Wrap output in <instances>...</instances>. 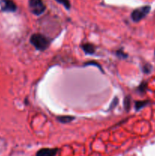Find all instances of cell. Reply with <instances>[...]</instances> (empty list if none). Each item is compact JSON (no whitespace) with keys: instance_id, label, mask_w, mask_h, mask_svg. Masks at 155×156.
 <instances>
[{"instance_id":"1","label":"cell","mask_w":155,"mask_h":156,"mask_svg":"<svg viewBox=\"0 0 155 156\" xmlns=\"http://www.w3.org/2000/svg\"><path fill=\"white\" fill-rule=\"evenodd\" d=\"M30 42L35 48L40 51H44L50 45V41L41 34H33L30 36Z\"/></svg>"},{"instance_id":"2","label":"cell","mask_w":155,"mask_h":156,"mask_svg":"<svg viewBox=\"0 0 155 156\" xmlns=\"http://www.w3.org/2000/svg\"><path fill=\"white\" fill-rule=\"evenodd\" d=\"M150 11V7L148 5L142 6L135 9L131 14V18L134 22H138L145 18Z\"/></svg>"},{"instance_id":"3","label":"cell","mask_w":155,"mask_h":156,"mask_svg":"<svg viewBox=\"0 0 155 156\" xmlns=\"http://www.w3.org/2000/svg\"><path fill=\"white\" fill-rule=\"evenodd\" d=\"M29 9L33 15L39 16L45 12V4L42 0H29Z\"/></svg>"},{"instance_id":"4","label":"cell","mask_w":155,"mask_h":156,"mask_svg":"<svg viewBox=\"0 0 155 156\" xmlns=\"http://www.w3.org/2000/svg\"><path fill=\"white\" fill-rule=\"evenodd\" d=\"M1 9L3 12H14L16 11L17 5L12 0H2Z\"/></svg>"},{"instance_id":"5","label":"cell","mask_w":155,"mask_h":156,"mask_svg":"<svg viewBox=\"0 0 155 156\" xmlns=\"http://www.w3.org/2000/svg\"><path fill=\"white\" fill-rule=\"evenodd\" d=\"M58 149H42L36 153V156H55Z\"/></svg>"},{"instance_id":"6","label":"cell","mask_w":155,"mask_h":156,"mask_svg":"<svg viewBox=\"0 0 155 156\" xmlns=\"http://www.w3.org/2000/svg\"><path fill=\"white\" fill-rule=\"evenodd\" d=\"M81 49L83 50V51L88 55L94 54V53H95L96 50L95 46L93 45L92 44H90V43H86V44H82Z\"/></svg>"},{"instance_id":"7","label":"cell","mask_w":155,"mask_h":156,"mask_svg":"<svg viewBox=\"0 0 155 156\" xmlns=\"http://www.w3.org/2000/svg\"><path fill=\"white\" fill-rule=\"evenodd\" d=\"M58 121L62 123H68L70 122L73 121V120H74V117H71V116H59L57 117Z\"/></svg>"},{"instance_id":"8","label":"cell","mask_w":155,"mask_h":156,"mask_svg":"<svg viewBox=\"0 0 155 156\" xmlns=\"http://www.w3.org/2000/svg\"><path fill=\"white\" fill-rule=\"evenodd\" d=\"M147 104H148V101H136L135 104V110H136V111H139L141 108L145 107Z\"/></svg>"},{"instance_id":"9","label":"cell","mask_w":155,"mask_h":156,"mask_svg":"<svg viewBox=\"0 0 155 156\" xmlns=\"http://www.w3.org/2000/svg\"><path fill=\"white\" fill-rule=\"evenodd\" d=\"M124 107L126 111H129L131 108V98L129 96H126L124 99Z\"/></svg>"},{"instance_id":"10","label":"cell","mask_w":155,"mask_h":156,"mask_svg":"<svg viewBox=\"0 0 155 156\" xmlns=\"http://www.w3.org/2000/svg\"><path fill=\"white\" fill-rule=\"evenodd\" d=\"M56 1L60 3V4H62L68 10H69L70 8H71V3H70L69 0H56Z\"/></svg>"},{"instance_id":"11","label":"cell","mask_w":155,"mask_h":156,"mask_svg":"<svg viewBox=\"0 0 155 156\" xmlns=\"http://www.w3.org/2000/svg\"><path fill=\"white\" fill-rule=\"evenodd\" d=\"M115 54H116V56H118V57H119L120 59H126L128 56V55L126 54L125 52H123L122 50H117V51L115 52Z\"/></svg>"},{"instance_id":"12","label":"cell","mask_w":155,"mask_h":156,"mask_svg":"<svg viewBox=\"0 0 155 156\" xmlns=\"http://www.w3.org/2000/svg\"><path fill=\"white\" fill-rule=\"evenodd\" d=\"M118 101H119L118 98H114V100L112 101V104L110 105V106H109V110L113 109V108H115V107L117 105V104H118Z\"/></svg>"},{"instance_id":"13","label":"cell","mask_w":155,"mask_h":156,"mask_svg":"<svg viewBox=\"0 0 155 156\" xmlns=\"http://www.w3.org/2000/svg\"><path fill=\"white\" fill-rule=\"evenodd\" d=\"M143 70H144V73H149V72L150 71V66L149 65H147V66H144V69H143Z\"/></svg>"},{"instance_id":"14","label":"cell","mask_w":155,"mask_h":156,"mask_svg":"<svg viewBox=\"0 0 155 156\" xmlns=\"http://www.w3.org/2000/svg\"><path fill=\"white\" fill-rule=\"evenodd\" d=\"M145 87H146V84L142 83L141 85H140L139 88H138V90H139V91H144V89H145Z\"/></svg>"}]
</instances>
